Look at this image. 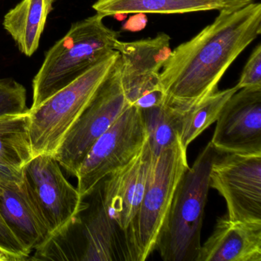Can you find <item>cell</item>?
Instances as JSON below:
<instances>
[{"label": "cell", "instance_id": "6da1fadb", "mask_svg": "<svg viewBox=\"0 0 261 261\" xmlns=\"http://www.w3.org/2000/svg\"><path fill=\"white\" fill-rule=\"evenodd\" d=\"M213 22L172 50L160 71L166 103L187 111L217 91L235 59L261 34V4L221 10Z\"/></svg>", "mask_w": 261, "mask_h": 261}, {"label": "cell", "instance_id": "7a4b0ae2", "mask_svg": "<svg viewBox=\"0 0 261 261\" xmlns=\"http://www.w3.org/2000/svg\"><path fill=\"white\" fill-rule=\"evenodd\" d=\"M103 19L96 13L72 24L67 34L47 51L33 81V105L30 110L39 108L115 51L119 33L107 27Z\"/></svg>", "mask_w": 261, "mask_h": 261}, {"label": "cell", "instance_id": "3957f363", "mask_svg": "<svg viewBox=\"0 0 261 261\" xmlns=\"http://www.w3.org/2000/svg\"><path fill=\"white\" fill-rule=\"evenodd\" d=\"M218 154L209 142L181 176L155 247L163 260L197 261L211 168Z\"/></svg>", "mask_w": 261, "mask_h": 261}, {"label": "cell", "instance_id": "277c9868", "mask_svg": "<svg viewBox=\"0 0 261 261\" xmlns=\"http://www.w3.org/2000/svg\"><path fill=\"white\" fill-rule=\"evenodd\" d=\"M118 58V51H112L39 108L29 110L33 158L41 154L55 155Z\"/></svg>", "mask_w": 261, "mask_h": 261}, {"label": "cell", "instance_id": "5b68a950", "mask_svg": "<svg viewBox=\"0 0 261 261\" xmlns=\"http://www.w3.org/2000/svg\"><path fill=\"white\" fill-rule=\"evenodd\" d=\"M189 167L187 149L178 140L163 150L152 165L128 233L129 260H146L155 250L177 186Z\"/></svg>", "mask_w": 261, "mask_h": 261}, {"label": "cell", "instance_id": "8992f818", "mask_svg": "<svg viewBox=\"0 0 261 261\" xmlns=\"http://www.w3.org/2000/svg\"><path fill=\"white\" fill-rule=\"evenodd\" d=\"M129 106L122 85L119 55L109 75L55 153V158L66 173L77 178L91 146Z\"/></svg>", "mask_w": 261, "mask_h": 261}, {"label": "cell", "instance_id": "52a82bcc", "mask_svg": "<svg viewBox=\"0 0 261 261\" xmlns=\"http://www.w3.org/2000/svg\"><path fill=\"white\" fill-rule=\"evenodd\" d=\"M147 134L141 110L130 105L93 144L77 174V190L82 198L112 172L129 163L143 148Z\"/></svg>", "mask_w": 261, "mask_h": 261}, {"label": "cell", "instance_id": "ba28073f", "mask_svg": "<svg viewBox=\"0 0 261 261\" xmlns=\"http://www.w3.org/2000/svg\"><path fill=\"white\" fill-rule=\"evenodd\" d=\"M62 169L51 154L37 155L23 168L24 179L49 227L51 240L66 234L89 206Z\"/></svg>", "mask_w": 261, "mask_h": 261}, {"label": "cell", "instance_id": "9c48e42d", "mask_svg": "<svg viewBox=\"0 0 261 261\" xmlns=\"http://www.w3.org/2000/svg\"><path fill=\"white\" fill-rule=\"evenodd\" d=\"M170 42L167 34L160 33L154 38L116 42L114 50L121 61L122 85L129 105L141 111L164 105L160 74L172 53Z\"/></svg>", "mask_w": 261, "mask_h": 261}, {"label": "cell", "instance_id": "30bf717a", "mask_svg": "<svg viewBox=\"0 0 261 261\" xmlns=\"http://www.w3.org/2000/svg\"><path fill=\"white\" fill-rule=\"evenodd\" d=\"M210 188L225 200L230 219L261 222V155L218 154L211 168Z\"/></svg>", "mask_w": 261, "mask_h": 261}, {"label": "cell", "instance_id": "8fae6325", "mask_svg": "<svg viewBox=\"0 0 261 261\" xmlns=\"http://www.w3.org/2000/svg\"><path fill=\"white\" fill-rule=\"evenodd\" d=\"M216 123L210 142L218 153L261 155V88L234 93Z\"/></svg>", "mask_w": 261, "mask_h": 261}, {"label": "cell", "instance_id": "7c38bea8", "mask_svg": "<svg viewBox=\"0 0 261 261\" xmlns=\"http://www.w3.org/2000/svg\"><path fill=\"white\" fill-rule=\"evenodd\" d=\"M155 160L146 140L129 163L112 172L100 184L105 208L124 240L128 254V233L140 208L148 176Z\"/></svg>", "mask_w": 261, "mask_h": 261}, {"label": "cell", "instance_id": "4fadbf2b", "mask_svg": "<svg viewBox=\"0 0 261 261\" xmlns=\"http://www.w3.org/2000/svg\"><path fill=\"white\" fill-rule=\"evenodd\" d=\"M0 215L30 254L51 241L49 227L25 179L0 183Z\"/></svg>", "mask_w": 261, "mask_h": 261}, {"label": "cell", "instance_id": "5bb4252c", "mask_svg": "<svg viewBox=\"0 0 261 261\" xmlns=\"http://www.w3.org/2000/svg\"><path fill=\"white\" fill-rule=\"evenodd\" d=\"M197 261H261V222L220 217Z\"/></svg>", "mask_w": 261, "mask_h": 261}, {"label": "cell", "instance_id": "9a60e30c", "mask_svg": "<svg viewBox=\"0 0 261 261\" xmlns=\"http://www.w3.org/2000/svg\"><path fill=\"white\" fill-rule=\"evenodd\" d=\"M85 219H79L83 237L80 260L129 261L124 240L111 221L102 199L100 185Z\"/></svg>", "mask_w": 261, "mask_h": 261}, {"label": "cell", "instance_id": "2e32d148", "mask_svg": "<svg viewBox=\"0 0 261 261\" xmlns=\"http://www.w3.org/2000/svg\"><path fill=\"white\" fill-rule=\"evenodd\" d=\"M55 0H22L4 16L3 25L19 51L31 57L37 51Z\"/></svg>", "mask_w": 261, "mask_h": 261}, {"label": "cell", "instance_id": "e0dca14e", "mask_svg": "<svg viewBox=\"0 0 261 261\" xmlns=\"http://www.w3.org/2000/svg\"><path fill=\"white\" fill-rule=\"evenodd\" d=\"M92 8L103 18L130 13L186 14L224 10L218 0H97Z\"/></svg>", "mask_w": 261, "mask_h": 261}, {"label": "cell", "instance_id": "ac0fdd59", "mask_svg": "<svg viewBox=\"0 0 261 261\" xmlns=\"http://www.w3.org/2000/svg\"><path fill=\"white\" fill-rule=\"evenodd\" d=\"M238 91L234 86L215 91L184 112L174 111L177 115L178 139L184 149H188L193 140L217 121L227 100Z\"/></svg>", "mask_w": 261, "mask_h": 261}, {"label": "cell", "instance_id": "d6986e66", "mask_svg": "<svg viewBox=\"0 0 261 261\" xmlns=\"http://www.w3.org/2000/svg\"><path fill=\"white\" fill-rule=\"evenodd\" d=\"M33 159L29 111L0 117V160L23 169Z\"/></svg>", "mask_w": 261, "mask_h": 261}, {"label": "cell", "instance_id": "ffe728a7", "mask_svg": "<svg viewBox=\"0 0 261 261\" xmlns=\"http://www.w3.org/2000/svg\"><path fill=\"white\" fill-rule=\"evenodd\" d=\"M141 111L148 145L156 160L163 150L178 140L176 113L166 103Z\"/></svg>", "mask_w": 261, "mask_h": 261}, {"label": "cell", "instance_id": "44dd1931", "mask_svg": "<svg viewBox=\"0 0 261 261\" xmlns=\"http://www.w3.org/2000/svg\"><path fill=\"white\" fill-rule=\"evenodd\" d=\"M27 91L15 79H0V117L28 112Z\"/></svg>", "mask_w": 261, "mask_h": 261}, {"label": "cell", "instance_id": "7402d4cb", "mask_svg": "<svg viewBox=\"0 0 261 261\" xmlns=\"http://www.w3.org/2000/svg\"><path fill=\"white\" fill-rule=\"evenodd\" d=\"M236 88L238 91L244 88H261V45L258 44L252 51L244 66Z\"/></svg>", "mask_w": 261, "mask_h": 261}, {"label": "cell", "instance_id": "603a6c76", "mask_svg": "<svg viewBox=\"0 0 261 261\" xmlns=\"http://www.w3.org/2000/svg\"><path fill=\"white\" fill-rule=\"evenodd\" d=\"M0 248L12 254L16 255L22 260L27 259L30 253L17 239L14 233L0 215Z\"/></svg>", "mask_w": 261, "mask_h": 261}, {"label": "cell", "instance_id": "cb8c5ba5", "mask_svg": "<svg viewBox=\"0 0 261 261\" xmlns=\"http://www.w3.org/2000/svg\"><path fill=\"white\" fill-rule=\"evenodd\" d=\"M23 169H16L0 160V183L22 182Z\"/></svg>", "mask_w": 261, "mask_h": 261}, {"label": "cell", "instance_id": "d4e9b609", "mask_svg": "<svg viewBox=\"0 0 261 261\" xmlns=\"http://www.w3.org/2000/svg\"><path fill=\"white\" fill-rule=\"evenodd\" d=\"M146 24H147L146 15L144 13H136L126 21L122 30L132 32V33L140 32L146 28Z\"/></svg>", "mask_w": 261, "mask_h": 261}, {"label": "cell", "instance_id": "484cf974", "mask_svg": "<svg viewBox=\"0 0 261 261\" xmlns=\"http://www.w3.org/2000/svg\"><path fill=\"white\" fill-rule=\"evenodd\" d=\"M218 1L222 4L224 10H236L255 2V0H218Z\"/></svg>", "mask_w": 261, "mask_h": 261}]
</instances>
